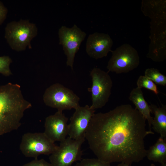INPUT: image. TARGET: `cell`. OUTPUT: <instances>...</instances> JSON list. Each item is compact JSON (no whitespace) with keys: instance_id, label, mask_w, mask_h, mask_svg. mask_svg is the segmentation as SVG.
I'll return each instance as SVG.
<instances>
[{"instance_id":"6da1fadb","label":"cell","mask_w":166,"mask_h":166,"mask_svg":"<svg viewBox=\"0 0 166 166\" xmlns=\"http://www.w3.org/2000/svg\"><path fill=\"white\" fill-rule=\"evenodd\" d=\"M146 120L130 104L94 114L85 133L91 150L100 160L131 165L146 156L144 140L153 134L146 128Z\"/></svg>"},{"instance_id":"7a4b0ae2","label":"cell","mask_w":166,"mask_h":166,"mask_svg":"<svg viewBox=\"0 0 166 166\" xmlns=\"http://www.w3.org/2000/svg\"><path fill=\"white\" fill-rule=\"evenodd\" d=\"M32 106L18 84L9 82L0 86V136L17 130L25 112Z\"/></svg>"},{"instance_id":"3957f363","label":"cell","mask_w":166,"mask_h":166,"mask_svg":"<svg viewBox=\"0 0 166 166\" xmlns=\"http://www.w3.org/2000/svg\"><path fill=\"white\" fill-rule=\"evenodd\" d=\"M38 33V29L35 24L28 20L21 19L7 24L4 37L12 49L20 52L25 50L27 47L32 48L31 42Z\"/></svg>"},{"instance_id":"277c9868","label":"cell","mask_w":166,"mask_h":166,"mask_svg":"<svg viewBox=\"0 0 166 166\" xmlns=\"http://www.w3.org/2000/svg\"><path fill=\"white\" fill-rule=\"evenodd\" d=\"M43 99L46 105L58 111L75 109L80 106L79 97L72 90L58 83L46 89Z\"/></svg>"},{"instance_id":"5b68a950","label":"cell","mask_w":166,"mask_h":166,"mask_svg":"<svg viewBox=\"0 0 166 166\" xmlns=\"http://www.w3.org/2000/svg\"><path fill=\"white\" fill-rule=\"evenodd\" d=\"M92 85L88 89L91 92L93 109L101 108L109 100L111 95L113 82L111 77L106 72L97 67L93 68L90 73Z\"/></svg>"},{"instance_id":"8992f818","label":"cell","mask_w":166,"mask_h":166,"mask_svg":"<svg viewBox=\"0 0 166 166\" xmlns=\"http://www.w3.org/2000/svg\"><path fill=\"white\" fill-rule=\"evenodd\" d=\"M58 147L44 132H27L22 135L19 148L25 156L35 159L40 155H50Z\"/></svg>"},{"instance_id":"52a82bcc","label":"cell","mask_w":166,"mask_h":166,"mask_svg":"<svg viewBox=\"0 0 166 166\" xmlns=\"http://www.w3.org/2000/svg\"><path fill=\"white\" fill-rule=\"evenodd\" d=\"M112 53L107 66L109 72L117 74L127 73L137 68L139 65L138 52L129 44H124Z\"/></svg>"},{"instance_id":"ba28073f","label":"cell","mask_w":166,"mask_h":166,"mask_svg":"<svg viewBox=\"0 0 166 166\" xmlns=\"http://www.w3.org/2000/svg\"><path fill=\"white\" fill-rule=\"evenodd\" d=\"M85 140H75L69 136L60 142L57 149L49 157L52 166H72L81 160V146Z\"/></svg>"},{"instance_id":"9c48e42d","label":"cell","mask_w":166,"mask_h":166,"mask_svg":"<svg viewBox=\"0 0 166 166\" xmlns=\"http://www.w3.org/2000/svg\"><path fill=\"white\" fill-rule=\"evenodd\" d=\"M58 35L59 44L62 45L67 57L66 65L72 70L75 54L86 34L76 25L74 24L71 28L61 26L58 30Z\"/></svg>"},{"instance_id":"30bf717a","label":"cell","mask_w":166,"mask_h":166,"mask_svg":"<svg viewBox=\"0 0 166 166\" xmlns=\"http://www.w3.org/2000/svg\"><path fill=\"white\" fill-rule=\"evenodd\" d=\"M75 109L69 119L68 135L74 140H85V133L95 110L88 105L80 106Z\"/></svg>"},{"instance_id":"8fae6325","label":"cell","mask_w":166,"mask_h":166,"mask_svg":"<svg viewBox=\"0 0 166 166\" xmlns=\"http://www.w3.org/2000/svg\"><path fill=\"white\" fill-rule=\"evenodd\" d=\"M62 112L57 110L54 114L48 116L45 119L44 133L54 143L63 141L68 135V118Z\"/></svg>"},{"instance_id":"7c38bea8","label":"cell","mask_w":166,"mask_h":166,"mask_svg":"<svg viewBox=\"0 0 166 166\" xmlns=\"http://www.w3.org/2000/svg\"><path fill=\"white\" fill-rule=\"evenodd\" d=\"M113 41L108 34L95 32L89 34L87 39L86 52L90 57L95 59L107 56L111 48Z\"/></svg>"},{"instance_id":"4fadbf2b","label":"cell","mask_w":166,"mask_h":166,"mask_svg":"<svg viewBox=\"0 0 166 166\" xmlns=\"http://www.w3.org/2000/svg\"><path fill=\"white\" fill-rule=\"evenodd\" d=\"M129 100L134 105L136 109L148 121L151 129L153 117L151 116V110L144 97L141 89L137 87L133 89L130 93Z\"/></svg>"},{"instance_id":"5bb4252c","label":"cell","mask_w":166,"mask_h":166,"mask_svg":"<svg viewBox=\"0 0 166 166\" xmlns=\"http://www.w3.org/2000/svg\"><path fill=\"white\" fill-rule=\"evenodd\" d=\"M149 105L154 116L151 124L152 128L160 134V137L166 139V105H162L161 107L153 104Z\"/></svg>"},{"instance_id":"9a60e30c","label":"cell","mask_w":166,"mask_h":166,"mask_svg":"<svg viewBox=\"0 0 166 166\" xmlns=\"http://www.w3.org/2000/svg\"><path fill=\"white\" fill-rule=\"evenodd\" d=\"M146 156L149 160L161 164L166 163V139L160 137L156 143L147 150Z\"/></svg>"},{"instance_id":"2e32d148","label":"cell","mask_w":166,"mask_h":166,"mask_svg":"<svg viewBox=\"0 0 166 166\" xmlns=\"http://www.w3.org/2000/svg\"><path fill=\"white\" fill-rule=\"evenodd\" d=\"M144 76L155 83L162 86L166 85V77L157 69L149 68L146 69Z\"/></svg>"},{"instance_id":"e0dca14e","label":"cell","mask_w":166,"mask_h":166,"mask_svg":"<svg viewBox=\"0 0 166 166\" xmlns=\"http://www.w3.org/2000/svg\"><path fill=\"white\" fill-rule=\"evenodd\" d=\"M137 87L141 89L145 88L153 91L157 95L159 92L156 84L144 76L141 75L138 78L136 82Z\"/></svg>"},{"instance_id":"ac0fdd59","label":"cell","mask_w":166,"mask_h":166,"mask_svg":"<svg viewBox=\"0 0 166 166\" xmlns=\"http://www.w3.org/2000/svg\"><path fill=\"white\" fill-rule=\"evenodd\" d=\"M12 62L11 58L8 56L0 57V73L6 76L12 74L10 65Z\"/></svg>"},{"instance_id":"d6986e66","label":"cell","mask_w":166,"mask_h":166,"mask_svg":"<svg viewBox=\"0 0 166 166\" xmlns=\"http://www.w3.org/2000/svg\"><path fill=\"white\" fill-rule=\"evenodd\" d=\"M73 166H111L110 164L96 158L83 159Z\"/></svg>"},{"instance_id":"ffe728a7","label":"cell","mask_w":166,"mask_h":166,"mask_svg":"<svg viewBox=\"0 0 166 166\" xmlns=\"http://www.w3.org/2000/svg\"><path fill=\"white\" fill-rule=\"evenodd\" d=\"M22 166H52L50 163L48 162L43 159H38V158L27 163Z\"/></svg>"},{"instance_id":"44dd1931","label":"cell","mask_w":166,"mask_h":166,"mask_svg":"<svg viewBox=\"0 0 166 166\" xmlns=\"http://www.w3.org/2000/svg\"><path fill=\"white\" fill-rule=\"evenodd\" d=\"M8 10L3 3L0 1V25L6 19Z\"/></svg>"},{"instance_id":"7402d4cb","label":"cell","mask_w":166,"mask_h":166,"mask_svg":"<svg viewBox=\"0 0 166 166\" xmlns=\"http://www.w3.org/2000/svg\"><path fill=\"white\" fill-rule=\"evenodd\" d=\"M116 166H131V165H128L124 163H121Z\"/></svg>"},{"instance_id":"603a6c76","label":"cell","mask_w":166,"mask_h":166,"mask_svg":"<svg viewBox=\"0 0 166 166\" xmlns=\"http://www.w3.org/2000/svg\"><path fill=\"white\" fill-rule=\"evenodd\" d=\"M161 165V166H166V163H163Z\"/></svg>"},{"instance_id":"cb8c5ba5","label":"cell","mask_w":166,"mask_h":166,"mask_svg":"<svg viewBox=\"0 0 166 166\" xmlns=\"http://www.w3.org/2000/svg\"><path fill=\"white\" fill-rule=\"evenodd\" d=\"M150 166H156L154 164H151Z\"/></svg>"}]
</instances>
